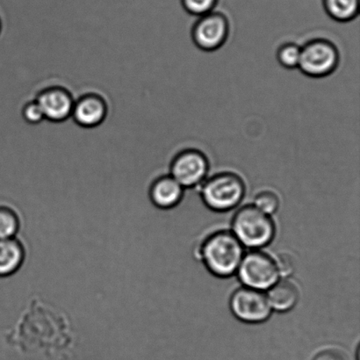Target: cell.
I'll return each mask as SVG.
<instances>
[{"mask_svg":"<svg viewBox=\"0 0 360 360\" xmlns=\"http://www.w3.org/2000/svg\"><path fill=\"white\" fill-rule=\"evenodd\" d=\"M197 255L214 276L229 278L238 271L245 247L231 231H218L204 239Z\"/></svg>","mask_w":360,"mask_h":360,"instance_id":"1","label":"cell"},{"mask_svg":"<svg viewBox=\"0 0 360 360\" xmlns=\"http://www.w3.org/2000/svg\"><path fill=\"white\" fill-rule=\"evenodd\" d=\"M231 232L243 247L260 250L273 242L276 227L270 215L254 205H247L236 212Z\"/></svg>","mask_w":360,"mask_h":360,"instance_id":"2","label":"cell"},{"mask_svg":"<svg viewBox=\"0 0 360 360\" xmlns=\"http://www.w3.org/2000/svg\"><path fill=\"white\" fill-rule=\"evenodd\" d=\"M200 195L210 210L221 213L231 211L245 195V182L232 172H221L201 184Z\"/></svg>","mask_w":360,"mask_h":360,"instance_id":"3","label":"cell"},{"mask_svg":"<svg viewBox=\"0 0 360 360\" xmlns=\"http://www.w3.org/2000/svg\"><path fill=\"white\" fill-rule=\"evenodd\" d=\"M236 274L243 287L263 292L281 280L276 259L260 250L245 254Z\"/></svg>","mask_w":360,"mask_h":360,"instance_id":"4","label":"cell"},{"mask_svg":"<svg viewBox=\"0 0 360 360\" xmlns=\"http://www.w3.org/2000/svg\"><path fill=\"white\" fill-rule=\"evenodd\" d=\"M340 63V53L333 42L314 40L302 48L298 68L307 76L323 77L336 70Z\"/></svg>","mask_w":360,"mask_h":360,"instance_id":"5","label":"cell"},{"mask_svg":"<svg viewBox=\"0 0 360 360\" xmlns=\"http://www.w3.org/2000/svg\"><path fill=\"white\" fill-rule=\"evenodd\" d=\"M229 307L236 319L250 324L266 322L273 312L263 291L246 287L234 292Z\"/></svg>","mask_w":360,"mask_h":360,"instance_id":"6","label":"cell"},{"mask_svg":"<svg viewBox=\"0 0 360 360\" xmlns=\"http://www.w3.org/2000/svg\"><path fill=\"white\" fill-rule=\"evenodd\" d=\"M210 165L206 156L196 150H186L175 157L171 165V176L184 188L201 185L206 180Z\"/></svg>","mask_w":360,"mask_h":360,"instance_id":"7","label":"cell"},{"mask_svg":"<svg viewBox=\"0 0 360 360\" xmlns=\"http://www.w3.org/2000/svg\"><path fill=\"white\" fill-rule=\"evenodd\" d=\"M192 35L198 48L206 51H217L228 38L227 17L221 13L213 12L200 17L194 25Z\"/></svg>","mask_w":360,"mask_h":360,"instance_id":"8","label":"cell"},{"mask_svg":"<svg viewBox=\"0 0 360 360\" xmlns=\"http://www.w3.org/2000/svg\"><path fill=\"white\" fill-rule=\"evenodd\" d=\"M46 121L62 123L72 117L74 100L72 94L63 87L53 86L41 91L35 98Z\"/></svg>","mask_w":360,"mask_h":360,"instance_id":"9","label":"cell"},{"mask_svg":"<svg viewBox=\"0 0 360 360\" xmlns=\"http://www.w3.org/2000/svg\"><path fill=\"white\" fill-rule=\"evenodd\" d=\"M107 101L98 94H86L75 101L72 118L81 128L93 129L107 119Z\"/></svg>","mask_w":360,"mask_h":360,"instance_id":"10","label":"cell"},{"mask_svg":"<svg viewBox=\"0 0 360 360\" xmlns=\"http://www.w3.org/2000/svg\"><path fill=\"white\" fill-rule=\"evenodd\" d=\"M148 194L158 210H169L181 202L184 187L171 175L161 176L151 184Z\"/></svg>","mask_w":360,"mask_h":360,"instance_id":"11","label":"cell"},{"mask_svg":"<svg viewBox=\"0 0 360 360\" xmlns=\"http://www.w3.org/2000/svg\"><path fill=\"white\" fill-rule=\"evenodd\" d=\"M26 252L20 239L0 240V278L13 277L23 266Z\"/></svg>","mask_w":360,"mask_h":360,"instance_id":"12","label":"cell"},{"mask_svg":"<svg viewBox=\"0 0 360 360\" xmlns=\"http://www.w3.org/2000/svg\"><path fill=\"white\" fill-rule=\"evenodd\" d=\"M267 291L268 302L274 311L280 313L291 311L299 302V289L288 278L278 281Z\"/></svg>","mask_w":360,"mask_h":360,"instance_id":"13","label":"cell"},{"mask_svg":"<svg viewBox=\"0 0 360 360\" xmlns=\"http://www.w3.org/2000/svg\"><path fill=\"white\" fill-rule=\"evenodd\" d=\"M326 13L340 22H348L358 16L359 0H323Z\"/></svg>","mask_w":360,"mask_h":360,"instance_id":"14","label":"cell"},{"mask_svg":"<svg viewBox=\"0 0 360 360\" xmlns=\"http://www.w3.org/2000/svg\"><path fill=\"white\" fill-rule=\"evenodd\" d=\"M20 227V218L17 212L7 205H0V240L17 238Z\"/></svg>","mask_w":360,"mask_h":360,"instance_id":"15","label":"cell"},{"mask_svg":"<svg viewBox=\"0 0 360 360\" xmlns=\"http://www.w3.org/2000/svg\"><path fill=\"white\" fill-rule=\"evenodd\" d=\"M302 48L288 44L281 46L278 49L277 58L281 65L287 69L298 68L301 60Z\"/></svg>","mask_w":360,"mask_h":360,"instance_id":"16","label":"cell"},{"mask_svg":"<svg viewBox=\"0 0 360 360\" xmlns=\"http://www.w3.org/2000/svg\"><path fill=\"white\" fill-rule=\"evenodd\" d=\"M254 206L259 208V210L264 212L268 215L277 213L280 208V199L276 193L271 191H263L259 193L254 200Z\"/></svg>","mask_w":360,"mask_h":360,"instance_id":"17","label":"cell"},{"mask_svg":"<svg viewBox=\"0 0 360 360\" xmlns=\"http://www.w3.org/2000/svg\"><path fill=\"white\" fill-rule=\"evenodd\" d=\"M218 0H181V5L187 13L202 17L213 12Z\"/></svg>","mask_w":360,"mask_h":360,"instance_id":"18","label":"cell"},{"mask_svg":"<svg viewBox=\"0 0 360 360\" xmlns=\"http://www.w3.org/2000/svg\"><path fill=\"white\" fill-rule=\"evenodd\" d=\"M21 116L22 120L30 126L39 125L45 121L44 112L35 100L23 105L21 109Z\"/></svg>","mask_w":360,"mask_h":360,"instance_id":"19","label":"cell"},{"mask_svg":"<svg viewBox=\"0 0 360 360\" xmlns=\"http://www.w3.org/2000/svg\"><path fill=\"white\" fill-rule=\"evenodd\" d=\"M276 261L278 270H280L281 276H289V275L291 274L292 270H294V266H292L290 257L282 255L278 257Z\"/></svg>","mask_w":360,"mask_h":360,"instance_id":"20","label":"cell"},{"mask_svg":"<svg viewBox=\"0 0 360 360\" xmlns=\"http://www.w3.org/2000/svg\"><path fill=\"white\" fill-rule=\"evenodd\" d=\"M313 360H347L341 352L337 350H326L319 352Z\"/></svg>","mask_w":360,"mask_h":360,"instance_id":"21","label":"cell"},{"mask_svg":"<svg viewBox=\"0 0 360 360\" xmlns=\"http://www.w3.org/2000/svg\"><path fill=\"white\" fill-rule=\"evenodd\" d=\"M0 31H1V24H0Z\"/></svg>","mask_w":360,"mask_h":360,"instance_id":"22","label":"cell"}]
</instances>
